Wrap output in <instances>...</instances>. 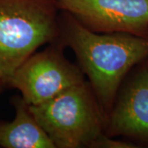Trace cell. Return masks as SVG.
Returning a JSON list of instances; mask_svg holds the SVG:
<instances>
[{"instance_id":"1","label":"cell","mask_w":148,"mask_h":148,"mask_svg":"<svg viewBox=\"0 0 148 148\" xmlns=\"http://www.w3.org/2000/svg\"><path fill=\"white\" fill-rule=\"evenodd\" d=\"M60 12L55 42L74 52L106 120L124 78L148 56V38L119 32H94L71 14Z\"/></svg>"},{"instance_id":"2","label":"cell","mask_w":148,"mask_h":148,"mask_svg":"<svg viewBox=\"0 0 148 148\" xmlns=\"http://www.w3.org/2000/svg\"><path fill=\"white\" fill-rule=\"evenodd\" d=\"M58 11L56 0H0V74L5 84L39 48L57 40Z\"/></svg>"},{"instance_id":"3","label":"cell","mask_w":148,"mask_h":148,"mask_svg":"<svg viewBox=\"0 0 148 148\" xmlns=\"http://www.w3.org/2000/svg\"><path fill=\"white\" fill-rule=\"evenodd\" d=\"M30 110L55 148L91 147L105 133L106 118L88 81Z\"/></svg>"},{"instance_id":"4","label":"cell","mask_w":148,"mask_h":148,"mask_svg":"<svg viewBox=\"0 0 148 148\" xmlns=\"http://www.w3.org/2000/svg\"><path fill=\"white\" fill-rule=\"evenodd\" d=\"M64 49L58 42L49 44L26 59L7 84L19 90L28 105L37 106L83 82L84 73L66 58Z\"/></svg>"},{"instance_id":"5","label":"cell","mask_w":148,"mask_h":148,"mask_svg":"<svg viewBox=\"0 0 148 148\" xmlns=\"http://www.w3.org/2000/svg\"><path fill=\"white\" fill-rule=\"evenodd\" d=\"M58 9L97 33L148 38V0H56Z\"/></svg>"},{"instance_id":"6","label":"cell","mask_w":148,"mask_h":148,"mask_svg":"<svg viewBox=\"0 0 148 148\" xmlns=\"http://www.w3.org/2000/svg\"><path fill=\"white\" fill-rule=\"evenodd\" d=\"M105 133L148 145V56L122 82L106 118Z\"/></svg>"},{"instance_id":"7","label":"cell","mask_w":148,"mask_h":148,"mask_svg":"<svg viewBox=\"0 0 148 148\" xmlns=\"http://www.w3.org/2000/svg\"><path fill=\"white\" fill-rule=\"evenodd\" d=\"M15 117L11 122L0 123V147L4 148H55L51 140L22 98L12 100Z\"/></svg>"},{"instance_id":"8","label":"cell","mask_w":148,"mask_h":148,"mask_svg":"<svg viewBox=\"0 0 148 148\" xmlns=\"http://www.w3.org/2000/svg\"><path fill=\"white\" fill-rule=\"evenodd\" d=\"M138 147L137 144L128 141H123L121 139H115L114 137L102 134L99 138H97L91 148H136Z\"/></svg>"},{"instance_id":"9","label":"cell","mask_w":148,"mask_h":148,"mask_svg":"<svg viewBox=\"0 0 148 148\" xmlns=\"http://www.w3.org/2000/svg\"><path fill=\"white\" fill-rule=\"evenodd\" d=\"M3 85H5V83H4V82H3V77H2V76H1V74H0V88H1Z\"/></svg>"}]
</instances>
